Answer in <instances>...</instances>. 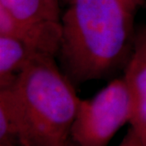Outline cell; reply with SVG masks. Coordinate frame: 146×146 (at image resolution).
Masks as SVG:
<instances>
[{"mask_svg":"<svg viewBox=\"0 0 146 146\" xmlns=\"http://www.w3.org/2000/svg\"><path fill=\"white\" fill-rule=\"evenodd\" d=\"M54 56L40 55L0 89V126L21 146H63L80 99Z\"/></svg>","mask_w":146,"mask_h":146,"instance_id":"6da1fadb","label":"cell"},{"mask_svg":"<svg viewBox=\"0 0 146 146\" xmlns=\"http://www.w3.org/2000/svg\"><path fill=\"white\" fill-rule=\"evenodd\" d=\"M68 1L58 55L71 83L109 78L125 68L133 49V14L119 0Z\"/></svg>","mask_w":146,"mask_h":146,"instance_id":"7a4b0ae2","label":"cell"},{"mask_svg":"<svg viewBox=\"0 0 146 146\" xmlns=\"http://www.w3.org/2000/svg\"><path fill=\"white\" fill-rule=\"evenodd\" d=\"M133 100L123 77L110 81L90 100H80L71 134L77 146H107L130 122Z\"/></svg>","mask_w":146,"mask_h":146,"instance_id":"3957f363","label":"cell"},{"mask_svg":"<svg viewBox=\"0 0 146 146\" xmlns=\"http://www.w3.org/2000/svg\"><path fill=\"white\" fill-rule=\"evenodd\" d=\"M123 79L133 100L131 128L146 146V26L135 32L133 49Z\"/></svg>","mask_w":146,"mask_h":146,"instance_id":"277c9868","label":"cell"},{"mask_svg":"<svg viewBox=\"0 0 146 146\" xmlns=\"http://www.w3.org/2000/svg\"><path fill=\"white\" fill-rule=\"evenodd\" d=\"M0 35L13 36L42 54L55 57L61 42V21L24 22L16 20L0 7Z\"/></svg>","mask_w":146,"mask_h":146,"instance_id":"5b68a950","label":"cell"},{"mask_svg":"<svg viewBox=\"0 0 146 146\" xmlns=\"http://www.w3.org/2000/svg\"><path fill=\"white\" fill-rule=\"evenodd\" d=\"M40 55L48 54L13 36L0 35V89L11 85L18 74Z\"/></svg>","mask_w":146,"mask_h":146,"instance_id":"8992f818","label":"cell"},{"mask_svg":"<svg viewBox=\"0 0 146 146\" xmlns=\"http://www.w3.org/2000/svg\"><path fill=\"white\" fill-rule=\"evenodd\" d=\"M0 7L24 22H60L58 0H0Z\"/></svg>","mask_w":146,"mask_h":146,"instance_id":"52a82bcc","label":"cell"},{"mask_svg":"<svg viewBox=\"0 0 146 146\" xmlns=\"http://www.w3.org/2000/svg\"><path fill=\"white\" fill-rule=\"evenodd\" d=\"M119 1L126 9L133 15L137 7L141 5L143 3V0H119Z\"/></svg>","mask_w":146,"mask_h":146,"instance_id":"ba28073f","label":"cell"},{"mask_svg":"<svg viewBox=\"0 0 146 146\" xmlns=\"http://www.w3.org/2000/svg\"><path fill=\"white\" fill-rule=\"evenodd\" d=\"M63 146H72V145H69V144H68V141H67V142H66V144H65V145H63Z\"/></svg>","mask_w":146,"mask_h":146,"instance_id":"9c48e42d","label":"cell"}]
</instances>
